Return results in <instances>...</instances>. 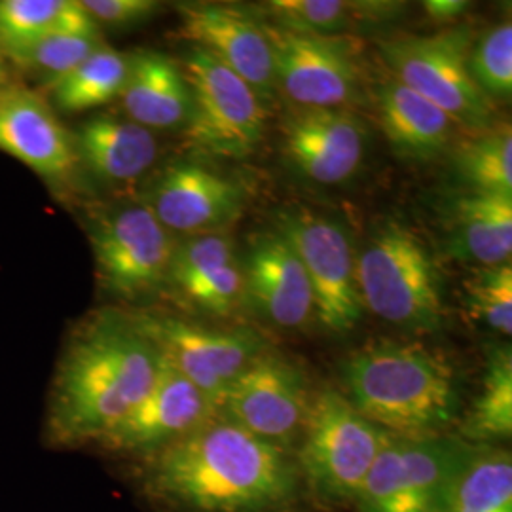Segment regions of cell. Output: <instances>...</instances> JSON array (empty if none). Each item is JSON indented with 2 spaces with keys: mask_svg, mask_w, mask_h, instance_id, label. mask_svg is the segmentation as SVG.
Here are the masks:
<instances>
[{
  "mask_svg": "<svg viewBox=\"0 0 512 512\" xmlns=\"http://www.w3.org/2000/svg\"><path fill=\"white\" fill-rule=\"evenodd\" d=\"M0 152L48 183H65L80 164L74 135L59 122L46 95L16 82L0 88Z\"/></svg>",
  "mask_w": 512,
  "mask_h": 512,
  "instance_id": "obj_15",
  "label": "cell"
},
{
  "mask_svg": "<svg viewBox=\"0 0 512 512\" xmlns=\"http://www.w3.org/2000/svg\"><path fill=\"white\" fill-rule=\"evenodd\" d=\"M363 308L412 334H433L444 325L439 262L420 234L401 220H387L355 255Z\"/></svg>",
  "mask_w": 512,
  "mask_h": 512,
  "instance_id": "obj_4",
  "label": "cell"
},
{
  "mask_svg": "<svg viewBox=\"0 0 512 512\" xmlns=\"http://www.w3.org/2000/svg\"><path fill=\"white\" fill-rule=\"evenodd\" d=\"M128 57V78L120 99L129 120L147 129L186 128L192 97L181 65L152 50Z\"/></svg>",
  "mask_w": 512,
  "mask_h": 512,
  "instance_id": "obj_21",
  "label": "cell"
},
{
  "mask_svg": "<svg viewBox=\"0 0 512 512\" xmlns=\"http://www.w3.org/2000/svg\"><path fill=\"white\" fill-rule=\"evenodd\" d=\"M129 57L109 46H101L73 71L50 82H42L48 103L63 112H84L107 105L120 97L128 78Z\"/></svg>",
  "mask_w": 512,
  "mask_h": 512,
  "instance_id": "obj_25",
  "label": "cell"
},
{
  "mask_svg": "<svg viewBox=\"0 0 512 512\" xmlns=\"http://www.w3.org/2000/svg\"><path fill=\"white\" fill-rule=\"evenodd\" d=\"M387 439L340 391L317 393L294 452L306 495L319 509L353 507Z\"/></svg>",
  "mask_w": 512,
  "mask_h": 512,
  "instance_id": "obj_5",
  "label": "cell"
},
{
  "mask_svg": "<svg viewBox=\"0 0 512 512\" xmlns=\"http://www.w3.org/2000/svg\"><path fill=\"white\" fill-rule=\"evenodd\" d=\"M425 6V12L437 21H450V19H456L461 16L469 2H463V0H431V2H423Z\"/></svg>",
  "mask_w": 512,
  "mask_h": 512,
  "instance_id": "obj_35",
  "label": "cell"
},
{
  "mask_svg": "<svg viewBox=\"0 0 512 512\" xmlns=\"http://www.w3.org/2000/svg\"><path fill=\"white\" fill-rule=\"evenodd\" d=\"M78 162L107 183H131L158 160V141L150 129L131 120L97 116L74 135Z\"/></svg>",
  "mask_w": 512,
  "mask_h": 512,
  "instance_id": "obj_22",
  "label": "cell"
},
{
  "mask_svg": "<svg viewBox=\"0 0 512 512\" xmlns=\"http://www.w3.org/2000/svg\"><path fill=\"white\" fill-rule=\"evenodd\" d=\"M310 406L304 374L293 363L266 351L226 389L219 414L258 439L294 454Z\"/></svg>",
  "mask_w": 512,
  "mask_h": 512,
  "instance_id": "obj_11",
  "label": "cell"
},
{
  "mask_svg": "<svg viewBox=\"0 0 512 512\" xmlns=\"http://www.w3.org/2000/svg\"><path fill=\"white\" fill-rule=\"evenodd\" d=\"M454 164L473 192L512 198L511 129L488 131L461 143Z\"/></svg>",
  "mask_w": 512,
  "mask_h": 512,
  "instance_id": "obj_29",
  "label": "cell"
},
{
  "mask_svg": "<svg viewBox=\"0 0 512 512\" xmlns=\"http://www.w3.org/2000/svg\"><path fill=\"white\" fill-rule=\"evenodd\" d=\"M135 319L160 349L165 363L196 385L217 408L239 374L268 351L266 342L251 330L207 329L165 315H135Z\"/></svg>",
  "mask_w": 512,
  "mask_h": 512,
  "instance_id": "obj_12",
  "label": "cell"
},
{
  "mask_svg": "<svg viewBox=\"0 0 512 512\" xmlns=\"http://www.w3.org/2000/svg\"><path fill=\"white\" fill-rule=\"evenodd\" d=\"M376 105L380 126L399 156L429 160L440 154L452 139L456 124L393 74L378 84Z\"/></svg>",
  "mask_w": 512,
  "mask_h": 512,
  "instance_id": "obj_23",
  "label": "cell"
},
{
  "mask_svg": "<svg viewBox=\"0 0 512 512\" xmlns=\"http://www.w3.org/2000/svg\"><path fill=\"white\" fill-rule=\"evenodd\" d=\"M141 465L143 492L167 512H300L306 495L293 452L220 414Z\"/></svg>",
  "mask_w": 512,
  "mask_h": 512,
  "instance_id": "obj_1",
  "label": "cell"
},
{
  "mask_svg": "<svg viewBox=\"0 0 512 512\" xmlns=\"http://www.w3.org/2000/svg\"><path fill=\"white\" fill-rule=\"evenodd\" d=\"M179 12L184 38L238 74L258 97L274 95V55L264 25L222 4H184Z\"/></svg>",
  "mask_w": 512,
  "mask_h": 512,
  "instance_id": "obj_16",
  "label": "cell"
},
{
  "mask_svg": "<svg viewBox=\"0 0 512 512\" xmlns=\"http://www.w3.org/2000/svg\"><path fill=\"white\" fill-rule=\"evenodd\" d=\"M243 285L249 304L279 329H300L315 315L308 274L293 247L277 232L253 241Z\"/></svg>",
  "mask_w": 512,
  "mask_h": 512,
  "instance_id": "obj_19",
  "label": "cell"
},
{
  "mask_svg": "<svg viewBox=\"0 0 512 512\" xmlns=\"http://www.w3.org/2000/svg\"><path fill=\"white\" fill-rule=\"evenodd\" d=\"M467 308L486 327L511 336L512 268L511 262L499 266H476L463 283Z\"/></svg>",
  "mask_w": 512,
  "mask_h": 512,
  "instance_id": "obj_31",
  "label": "cell"
},
{
  "mask_svg": "<svg viewBox=\"0 0 512 512\" xmlns=\"http://www.w3.org/2000/svg\"><path fill=\"white\" fill-rule=\"evenodd\" d=\"M467 69L476 88L490 97H511L512 25L501 23L486 33L467 57Z\"/></svg>",
  "mask_w": 512,
  "mask_h": 512,
  "instance_id": "obj_32",
  "label": "cell"
},
{
  "mask_svg": "<svg viewBox=\"0 0 512 512\" xmlns=\"http://www.w3.org/2000/svg\"><path fill=\"white\" fill-rule=\"evenodd\" d=\"M82 8L97 25L128 27L150 18L160 4L154 0H82Z\"/></svg>",
  "mask_w": 512,
  "mask_h": 512,
  "instance_id": "obj_34",
  "label": "cell"
},
{
  "mask_svg": "<svg viewBox=\"0 0 512 512\" xmlns=\"http://www.w3.org/2000/svg\"><path fill=\"white\" fill-rule=\"evenodd\" d=\"M103 46L99 31H57L19 48L2 50L10 67L40 74L50 82L73 71L84 59Z\"/></svg>",
  "mask_w": 512,
  "mask_h": 512,
  "instance_id": "obj_30",
  "label": "cell"
},
{
  "mask_svg": "<svg viewBox=\"0 0 512 512\" xmlns=\"http://www.w3.org/2000/svg\"><path fill=\"white\" fill-rule=\"evenodd\" d=\"M167 283L196 310L226 317L243 300V270L230 239L215 234L192 236L175 245Z\"/></svg>",
  "mask_w": 512,
  "mask_h": 512,
  "instance_id": "obj_20",
  "label": "cell"
},
{
  "mask_svg": "<svg viewBox=\"0 0 512 512\" xmlns=\"http://www.w3.org/2000/svg\"><path fill=\"white\" fill-rule=\"evenodd\" d=\"M450 249L478 266L511 262L512 198L478 192L459 198L452 209Z\"/></svg>",
  "mask_w": 512,
  "mask_h": 512,
  "instance_id": "obj_24",
  "label": "cell"
},
{
  "mask_svg": "<svg viewBox=\"0 0 512 512\" xmlns=\"http://www.w3.org/2000/svg\"><path fill=\"white\" fill-rule=\"evenodd\" d=\"M12 82H14V80H12V73H10V63H8L6 55H4L2 48H0V88L8 86V84H12Z\"/></svg>",
  "mask_w": 512,
  "mask_h": 512,
  "instance_id": "obj_36",
  "label": "cell"
},
{
  "mask_svg": "<svg viewBox=\"0 0 512 512\" xmlns=\"http://www.w3.org/2000/svg\"><path fill=\"white\" fill-rule=\"evenodd\" d=\"M446 512H512V458L480 446L454 488Z\"/></svg>",
  "mask_w": 512,
  "mask_h": 512,
  "instance_id": "obj_28",
  "label": "cell"
},
{
  "mask_svg": "<svg viewBox=\"0 0 512 512\" xmlns=\"http://www.w3.org/2000/svg\"><path fill=\"white\" fill-rule=\"evenodd\" d=\"M274 55L275 88L300 109H340L355 99L359 74L332 37L264 25Z\"/></svg>",
  "mask_w": 512,
  "mask_h": 512,
  "instance_id": "obj_13",
  "label": "cell"
},
{
  "mask_svg": "<svg viewBox=\"0 0 512 512\" xmlns=\"http://www.w3.org/2000/svg\"><path fill=\"white\" fill-rule=\"evenodd\" d=\"M57 31H99L78 0H0V48H19Z\"/></svg>",
  "mask_w": 512,
  "mask_h": 512,
  "instance_id": "obj_27",
  "label": "cell"
},
{
  "mask_svg": "<svg viewBox=\"0 0 512 512\" xmlns=\"http://www.w3.org/2000/svg\"><path fill=\"white\" fill-rule=\"evenodd\" d=\"M162 353L135 315L105 310L80 325L63 351L48 406V439L82 446L103 439L147 397Z\"/></svg>",
  "mask_w": 512,
  "mask_h": 512,
  "instance_id": "obj_2",
  "label": "cell"
},
{
  "mask_svg": "<svg viewBox=\"0 0 512 512\" xmlns=\"http://www.w3.org/2000/svg\"><path fill=\"white\" fill-rule=\"evenodd\" d=\"M344 397L368 421L403 439L448 435L458 423L461 391L454 366L418 342L374 340L340 368Z\"/></svg>",
  "mask_w": 512,
  "mask_h": 512,
  "instance_id": "obj_3",
  "label": "cell"
},
{
  "mask_svg": "<svg viewBox=\"0 0 512 512\" xmlns=\"http://www.w3.org/2000/svg\"><path fill=\"white\" fill-rule=\"evenodd\" d=\"M478 450V444L452 435H389L353 507L357 512H446L459 478Z\"/></svg>",
  "mask_w": 512,
  "mask_h": 512,
  "instance_id": "obj_6",
  "label": "cell"
},
{
  "mask_svg": "<svg viewBox=\"0 0 512 512\" xmlns=\"http://www.w3.org/2000/svg\"><path fill=\"white\" fill-rule=\"evenodd\" d=\"M93 256L107 291L141 300L167 283L175 241L147 203H126L93 222Z\"/></svg>",
  "mask_w": 512,
  "mask_h": 512,
  "instance_id": "obj_10",
  "label": "cell"
},
{
  "mask_svg": "<svg viewBox=\"0 0 512 512\" xmlns=\"http://www.w3.org/2000/svg\"><path fill=\"white\" fill-rule=\"evenodd\" d=\"M380 50L393 76L439 107L454 124L469 129L490 126V99L476 88L467 69L469 33L465 29L384 40Z\"/></svg>",
  "mask_w": 512,
  "mask_h": 512,
  "instance_id": "obj_8",
  "label": "cell"
},
{
  "mask_svg": "<svg viewBox=\"0 0 512 512\" xmlns=\"http://www.w3.org/2000/svg\"><path fill=\"white\" fill-rule=\"evenodd\" d=\"M512 435V355L509 346L488 351L480 393L461 423V437L471 444L490 446Z\"/></svg>",
  "mask_w": 512,
  "mask_h": 512,
  "instance_id": "obj_26",
  "label": "cell"
},
{
  "mask_svg": "<svg viewBox=\"0 0 512 512\" xmlns=\"http://www.w3.org/2000/svg\"><path fill=\"white\" fill-rule=\"evenodd\" d=\"M148 207L169 232L215 234L239 219L245 194L238 183L198 164L171 165Z\"/></svg>",
  "mask_w": 512,
  "mask_h": 512,
  "instance_id": "obj_18",
  "label": "cell"
},
{
  "mask_svg": "<svg viewBox=\"0 0 512 512\" xmlns=\"http://www.w3.org/2000/svg\"><path fill=\"white\" fill-rule=\"evenodd\" d=\"M275 226L308 274L319 325L332 334L351 332L365 308L348 234L336 222L302 207L279 211Z\"/></svg>",
  "mask_w": 512,
  "mask_h": 512,
  "instance_id": "obj_9",
  "label": "cell"
},
{
  "mask_svg": "<svg viewBox=\"0 0 512 512\" xmlns=\"http://www.w3.org/2000/svg\"><path fill=\"white\" fill-rule=\"evenodd\" d=\"M181 69L192 97L186 124L188 145L220 158L251 156L262 141L266 122L258 93L196 46Z\"/></svg>",
  "mask_w": 512,
  "mask_h": 512,
  "instance_id": "obj_7",
  "label": "cell"
},
{
  "mask_svg": "<svg viewBox=\"0 0 512 512\" xmlns=\"http://www.w3.org/2000/svg\"><path fill=\"white\" fill-rule=\"evenodd\" d=\"M217 414V404L164 361L147 397L97 444L110 454L143 461Z\"/></svg>",
  "mask_w": 512,
  "mask_h": 512,
  "instance_id": "obj_14",
  "label": "cell"
},
{
  "mask_svg": "<svg viewBox=\"0 0 512 512\" xmlns=\"http://www.w3.org/2000/svg\"><path fill=\"white\" fill-rule=\"evenodd\" d=\"M268 6L279 27L321 37L346 29L361 10L357 4L342 0H274Z\"/></svg>",
  "mask_w": 512,
  "mask_h": 512,
  "instance_id": "obj_33",
  "label": "cell"
},
{
  "mask_svg": "<svg viewBox=\"0 0 512 512\" xmlns=\"http://www.w3.org/2000/svg\"><path fill=\"white\" fill-rule=\"evenodd\" d=\"M283 152L313 183H344L363 164L365 126L342 109L296 110L283 124Z\"/></svg>",
  "mask_w": 512,
  "mask_h": 512,
  "instance_id": "obj_17",
  "label": "cell"
}]
</instances>
